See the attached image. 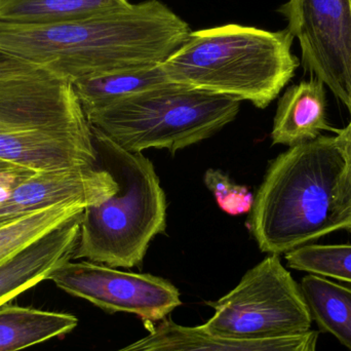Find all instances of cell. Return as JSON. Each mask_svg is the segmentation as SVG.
I'll list each match as a JSON object with an SVG mask.
<instances>
[{
    "instance_id": "6da1fadb",
    "label": "cell",
    "mask_w": 351,
    "mask_h": 351,
    "mask_svg": "<svg viewBox=\"0 0 351 351\" xmlns=\"http://www.w3.org/2000/svg\"><path fill=\"white\" fill-rule=\"evenodd\" d=\"M160 0L43 25L0 23V49L74 82L166 61L190 33Z\"/></svg>"
},
{
    "instance_id": "7a4b0ae2",
    "label": "cell",
    "mask_w": 351,
    "mask_h": 351,
    "mask_svg": "<svg viewBox=\"0 0 351 351\" xmlns=\"http://www.w3.org/2000/svg\"><path fill=\"white\" fill-rule=\"evenodd\" d=\"M252 234L260 251L282 255L351 223V187L335 136L289 148L270 164L254 197Z\"/></svg>"
},
{
    "instance_id": "3957f363",
    "label": "cell",
    "mask_w": 351,
    "mask_h": 351,
    "mask_svg": "<svg viewBox=\"0 0 351 351\" xmlns=\"http://www.w3.org/2000/svg\"><path fill=\"white\" fill-rule=\"evenodd\" d=\"M0 160L37 173L99 168L71 82L43 67L0 80Z\"/></svg>"
},
{
    "instance_id": "277c9868",
    "label": "cell",
    "mask_w": 351,
    "mask_h": 351,
    "mask_svg": "<svg viewBox=\"0 0 351 351\" xmlns=\"http://www.w3.org/2000/svg\"><path fill=\"white\" fill-rule=\"evenodd\" d=\"M293 41L287 28L269 31L227 24L190 31L162 66L175 84L249 101L264 109L300 66L292 53Z\"/></svg>"
},
{
    "instance_id": "5b68a950",
    "label": "cell",
    "mask_w": 351,
    "mask_h": 351,
    "mask_svg": "<svg viewBox=\"0 0 351 351\" xmlns=\"http://www.w3.org/2000/svg\"><path fill=\"white\" fill-rule=\"evenodd\" d=\"M90 129L99 166L110 173L119 188L108 199L84 208L72 259L132 268L143 261L154 237L166 230V195L146 156Z\"/></svg>"
},
{
    "instance_id": "8992f818",
    "label": "cell",
    "mask_w": 351,
    "mask_h": 351,
    "mask_svg": "<svg viewBox=\"0 0 351 351\" xmlns=\"http://www.w3.org/2000/svg\"><path fill=\"white\" fill-rule=\"evenodd\" d=\"M241 102L170 82L86 113V117L90 125L129 152L158 148L175 154L234 121Z\"/></svg>"
},
{
    "instance_id": "52a82bcc",
    "label": "cell",
    "mask_w": 351,
    "mask_h": 351,
    "mask_svg": "<svg viewBox=\"0 0 351 351\" xmlns=\"http://www.w3.org/2000/svg\"><path fill=\"white\" fill-rule=\"evenodd\" d=\"M208 305L215 313L202 326L210 335L227 339L298 335L313 324L300 286L278 255L262 260L232 291Z\"/></svg>"
},
{
    "instance_id": "ba28073f",
    "label": "cell",
    "mask_w": 351,
    "mask_h": 351,
    "mask_svg": "<svg viewBox=\"0 0 351 351\" xmlns=\"http://www.w3.org/2000/svg\"><path fill=\"white\" fill-rule=\"evenodd\" d=\"M278 12L298 39L305 70L331 90L351 117L350 0H288Z\"/></svg>"
},
{
    "instance_id": "9c48e42d",
    "label": "cell",
    "mask_w": 351,
    "mask_h": 351,
    "mask_svg": "<svg viewBox=\"0 0 351 351\" xmlns=\"http://www.w3.org/2000/svg\"><path fill=\"white\" fill-rule=\"evenodd\" d=\"M49 280L68 294L107 313H132L144 323L166 319L182 304L178 289L164 278L121 271L90 261L66 262Z\"/></svg>"
},
{
    "instance_id": "30bf717a",
    "label": "cell",
    "mask_w": 351,
    "mask_h": 351,
    "mask_svg": "<svg viewBox=\"0 0 351 351\" xmlns=\"http://www.w3.org/2000/svg\"><path fill=\"white\" fill-rule=\"evenodd\" d=\"M117 188L114 178L101 167L35 173L0 200V226L61 202L82 200L88 206L98 204Z\"/></svg>"
},
{
    "instance_id": "8fae6325",
    "label": "cell",
    "mask_w": 351,
    "mask_h": 351,
    "mask_svg": "<svg viewBox=\"0 0 351 351\" xmlns=\"http://www.w3.org/2000/svg\"><path fill=\"white\" fill-rule=\"evenodd\" d=\"M144 325L147 335L115 351H317L319 342V332L313 330L286 337L234 340L210 335L202 325L187 327L171 319Z\"/></svg>"
},
{
    "instance_id": "7c38bea8",
    "label": "cell",
    "mask_w": 351,
    "mask_h": 351,
    "mask_svg": "<svg viewBox=\"0 0 351 351\" xmlns=\"http://www.w3.org/2000/svg\"><path fill=\"white\" fill-rule=\"evenodd\" d=\"M82 213L0 263V306L49 280L57 268L71 261L80 239Z\"/></svg>"
},
{
    "instance_id": "4fadbf2b",
    "label": "cell",
    "mask_w": 351,
    "mask_h": 351,
    "mask_svg": "<svg viewBox=\"0 0 351 351\" xmlns=\"http://www.w3.org/2000/svg\"><path fill=\"white\" fill-rule=\"evenodd\" d=\"M324 131H334L327 119L326 86L311 78L290 86L280 98L274 117V145L289 147L313 141Z\"/></svg>"
},
{
    "instance_id": "5bb4252c",
    "label": "cell",
    "mask_w": 351,
    "mask_h": 351,
    "mask_svg": "<svg viewBox=\"0 0 351 351\" xmlns=\"http://www.w3.org/2000/svg\"><path fill=\"white\" fill-rule=\"evenodd\" d=\"M162 64L109 72L72 82L84 114L170 84Z\"/></svg>"
},
{
    "instance_id": "9a60e30c",
    "label": "cell",
    "mask_w": 351,
    "mask_h": 351,
    "mask_svg": "<svg viewBox=\"0 0 351 351\" xmlns=\"http://www.w3.org/2000/svg\"><path fill=\"white\" fill-rule=\"evenodd\" d=\"M75 315L31 307L0 306V351H20L75 329Z\"/></svg>"
},
{
    "instance_id": "2e32d148",
    "label": "cell",
    "mask_w": 351,
    "mask_h": 351,
    "mask_svg": "<svg viewBox=\"0 0 351 351\" xmlns=\"http://www.w3.org/2000/svg\"><path fill=\"white\" fill-rule=\"evenodd\" d=\"M130 3L129 0H0V23L56 24L88 18Z\"/></svg>"
},
{
    "instance_id": "e0dca14e",
    "label": "cell",
    "mask_w": 351,
    "mask_h": 351,
    "mask_svg": "<svg viewBox=\"0 0 351 351\" xmlns=\"http://www.w3.org/2000/svg\"><path fill=\"white\" fill-rule=\"evenodd\" d=\"M300 288L313 322L351 351V288L311 274Z\"/></svg>"
},
{
    "instance_id": "ac0fdd59",
    "label": "cell",
    "mask_w": 351,
    "mask_h": 351,
    "mask_svg": "<svg viewBox=\"0 0 351 351\" xmlns=\"http://www.w3.org/2000/svg\"><path fill=\"white\" fill-rule=\"evenodd\" d=\"M88 204L82 200L61 202L31 213L0 226V263L39 237L84 212Z\"/></svg>"
},
{
    "instance_id": "d6986e66",
    "label": "cell",
    "mask_w": 351,
    "mask_h": 351,
    "mask_svg": "<svg viewBox=\"0 0 351 351\" xmlns=\"http://www.w3.org/2000/svg\"><path fill=\"white\" fill-rule=\"evenodd\" d=\"M290 268L351 282V245L308 243L286 254Z\"/></svg>"
},
{
    "instance_id": "ffe728a7",
    "label": "cell",
    "mask_w": 351,
    "mask_h": 351,
    "mask_svg": "<svg viewBox=\"0 0 351 351\" xmlns=\"http://www.w3.org/2000/svg\"><path fill=\"white\" fill-rule=\"evenodd\" d=\"M204 183L216 198L217 204L227 214L237 216L250 212L253 208L254 196L245 186L233 183L221 171L208 170Z\"/></svg>"
},
{
    "instance_id": "44dd1931",
    "label": "cell",
    "mask_w": 351,
    "mask_h": 351,
    "mask_svg": "<svg viewBox=\"0 0 351 351\" xmlns=\"http://www.w3.org/2000/svg\"><path fill=\"white\" fill-rule=\"evenodd\" d=\"M34 171L0 160V200L25 180L34 175Z\"/></svg>"
},
{
    "instance_id": "7402d4cb",
    "label": "cell",
    "mask_w": 351,
    "mask_h": 351,
    "mask_svg": "<svg viewBox=\"0 0 351 351\" xmlns=\"http://www.w3.org/2000/svg\"><path fill=\"white\" fill-rule=\"evenodd\" d=\"M41 66L31 63L26 60L21 59L16 56L0 49V80L10 77V76L19 75V74L27 73L33 71Z\"/></svg>"
},
{
    "instance_id": "603a6c76",
    "label": "cell",
    "mask_w": 351,
    "mask_h": 351,
    "mask_svg": "<svg viewBox=\"0 0 351 351\" xmlns=\"http://www.w3.org/2000/svg\"><path fill=\"white\" fill-rule=\"evenodd\" d=\"M336 143L339 146L346 164V172L351 187V119L350 123L341 130H334Z\"/></svg>"
},
{
    "instance_id": "cb8c5ba5",
    "label": "cell",
    "mask_w": 351,
    "mask_h": 351,
    "mask_svg": "<svg viewBox=\"0 0 351 351\" xmlns=\"http://www.w3.org/2000/svg\"><path fill=\"white\" fill-rule=\"evenodd\" d=\"M346 230H348V232H351V223H350V226H348V229H346Z\"/></svg>"
},
{
    "instance_id": "d4e9b609",
    "label": "cell",
    "mask_w": 351,
    "mask_h": 351,
    "mask_svg": "<svg viewBox=\"0 0 351 351\" xmlns=\"http://www.w3.org/2000/svg\"><path fill=\"white\" fill-rule=\"evenodd\" d=\"M350 3H351V0H350ZM350 119H351V117H350Z\"/></svg>"
}]
</instances>
